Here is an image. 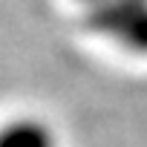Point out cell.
Listing matches in <instances>:
<instances>
[{"label": "cell", "mask_w": 147, "mask_h": 147, "mask_svg": "<svg viewBox=\"0 0 147 147\" xmlns=\"http://www.w3.org/2000/svg\"><path fill=\"white\" fill-rule=\"evenodd\" d=\"M81 3H87V6H92V3H101V0H81Z\"/></svg>", "instance_id": "3"}, {"label": "cell", "mask_w": 147, "mask_h": 147, "mask_svg": "<svg viewBox=\"0 0 147 147\" xmlns=\"http://www.w3.org/2000/svg\"><path fill=\"white\" fill-rule=\"evenodd\" d=\"M0 147H58L49 124L38 118H15L0 127Z\"/></svg>", "instance_id": "2"}, {"label": "cell", "mask_w": 147, "mask_h": 147, "mask_svg": "<svg viewBox=\"0 0 147 147\" xmlns=\"http://www.w3.org/2000/svg\"><path fill=\"white\" fill-rule=\"evenodd\" d=\"M87 26L121 49L147 55V0H101L87 6Z\"/></svg>", "instance_id": "1"}]
</instances>
